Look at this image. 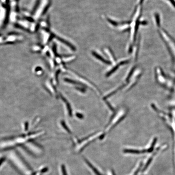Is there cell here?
<instances>
[{"label":"cell","instance_id":"obj_1","mask_svg":"<svg viewBox=\"0 0 175 175\" xmlns=\"http://www.w3.org/2000/svg\"><path fill=\"white\" fill-rule=\"evenodd\" d=\"M7 156L11 164L22 175H42L47 171V168L44 167L34 171L16 152H10Z\"/></svg>","mask_w":175,"mask_h":175},{"label":"cell","instance_id":"obj_2","mask_svg":"<svg viewBox=\"0 0 175 175\" xmlns=\"http://www.w3.org/2000/svg\"><path fill=\"white\" fill-rule=\"evenodd\" d=\"M150 108L170 129L172 135L174 150L175 148V108L172 107L169 111H165L155 103H151Z\"/></svg>","mask_w":175,"mask_h":175},{"label":"cell","instance_id":"obj_3","mask_svg":"<svg viewBox=\"0 0 175 175\" xmlns=\"http://www.w3.org/2000/svg\"><path fill=\"white\" fill-rule=\"evenodd\" d=\"M155 76L157 82L171 93V99H175V78L167 76L159 67L155 69Z\"/></svg>","mask_w":175,"mask_h":175},{"label":"cell","instance_id":"obj_4","mask_svg":"<svg viewBox=\"0 0 175 175\" xmlns=\"http://www.w3.org/2000/svg\"><path fill=\"white\" fill-rule=\"evenodd\" d=\"M126 114H127V110L126 109H121L120 111L117 114L114 116L113 120L111 121L110 124L108 125V127H107L106 129L105 133H107L111 131L114 127H115V126H116L121 121L123 120L125 118Z\"/></svg>","mask_w":175,"mask_h":175},{"label":"cell","instance_id":"obj_5","mask_svg":"<svg viewBox=\"0 0 175 175\" xmlns=\"http://www.w3.org/2000/svg\"><path fill=\"white\" fill-rule=\"evenodd\" d=\"M101 133H96V134L93 135L91 136V137H88L86 138V139H85L82 141V143L80 144L79 145V151H81L82 150H83L84 148H85V147L88 145V144L90 143V142H92L95 139H96L98 137H99L100 135L101 136Z\"/></svg>","mask_w":175,"mask_h":175},{"label":"cell","instance_id":"obj_6","mask_svg":"<svg viewBox=\"0 0 175 175\" xmlns=\"http://www.w3.org/2000/svg\"><path fill=\"white\" fill-rule=\"evenodd\" d=\"M84 160H85V162L86 164H87V165H88V166L89 167V168H90V169H91L92 171H93V172L96 175H103L102 174H101V173L100 172V171H99L98 170H97V169L95 168V167L93 166V165L91 163H90V162H89L88 160L86 159L85 158H84Z\"/></svg>","mask_w":175,"mask_h":175},{"label":"cell","instance_id":"obj_7","mask_svg":"<svg viewBox=\"0 0 175 175\" xmlns=\"http://www.w3.org/2000/svg\"><path fill=\"white\" fill-rule=\"evenodd\" d=\"M92 53H93V56H95V57H96V58H97V59L99 60L100 61H101L103 62V63H105V64H111V63H110V62L109 61L106 60L104 59V58H103L102 57V56H100L99 55L96 53L94 52H93Z\"/></svg>","mask_w":175,"mask_h":175},{"label":"cell","instance_id":"obj_8","mask_svg":"<svg viewBox=\"0 0 175 175\" xmlns=\"http://www.w3.org/2000/svg\"><path fill=\"white\" fill-rule=\"evenodd\" d=\"M124 153H131V154H142L141 151L138 150L132 149H125L123 150Z\"/></svg>","mask_w":175,"mask_h":175},{"label":"cell","instance_id":"obj_9","mask_svg":"<svg viewBox=\"0 0 175 175\" xmlns=\"http://www.w3.org/2000/svg\"><path fill=\"white\" fill-rule=\"evenodd\" d=\"M62 99H63V101H64V103L66 105L68 111H69V115L70 116H72V109L71 108V106H70V103L68 102L67 100L65 98H64V97L63 96H61Z\"/></svg>","mask_w":175,"mask_h":175},{"label":"cell","instance_id":"obj_10","mask_svg":"<svg viewBox=\"0 0 175 175\" xmlns=\"http://www.w3.org/2000/svg\"><path fill=\"white\" fill-rule=\"evenodd\" d=\"M57 38L58 40H59V41H61L62 42H63V43L65 44L66 45H67V46H68L70 47V48H71V49H73V50H76L75 48V47L73 46L72 45H71V43H70L67 42V41H65V40H63V39L61 38L58 37Z\"/></svg>","mask_w":175,"mask_h":175},{"label":"cell","instance_id":"obj_11","mask_svg":"<svg viewBox=\"0 0 175 175\" xmlns=\"http://www.w3.org/2000/svg\"><path fill=\"white\" fill-rule=\"evenodd\" d=\"M153 157L152 156V157H151L150 158L148 159V162H147V164H146V165H145L142 171V172H144L145 170H147V168H148V167L149 166V165H150L152 161H153Z\"/></svg>","mask_w":175,"mask_h":175},{"label":"cell","instance_id":"obj_12","mask_svg":"<svg viewBox=\"0 0 175 175\" xmlns=\"http://www.w3.org/2000/svg\"><path fill=\"white\" fill-rule=\"evenodd\" d=\"M61 171L63 175H67V172L66 170L65 167H64V165H62L61 166Z\"/></svg>","mask_w":175,"mask_h":175},{"label":"cell","instance_id":"obj_13","mask_svg":"<svg viewBox=\"0 0 175 175\" xmlns=\"http://www.w3.org/2000/svg\"><path fill=\"white\" fill-rule=\"evenodd\" d=\"M108 21H109V22L111 23L112 24V25H114V26H117V25H118V24H117L116 22L114 21L111 20V19H108Z\"/></svg>","mask_w":175,"mask_h":175},{"label":"cell","instance_id":"obj_14","mask_svg":"<svg viewBox=\"0 0 175 175\" xmlns=\"http://www.w3.org/2000/svg\"><path fill=\"white\" fill-rule=\"evenodd\" d=\"M4 159H5L3 158L0 157V168L2 164L4 163Z\"/></svg>","mask_w":175,"mask_h":175},{"label":"cell","instance_id":"obj_15","mask_svg":"<svg viewBox=\"0 0 175 175\" xmlns=\"http://www.w3.org/2000/svg\"><path fill=\"white\" fill-rule=\"evenodd\" d=\"M77 116L78 117H79L80 118H82L83 116L81 114H79V113H77Z\"/></svg>","mask_w":175,"mask_h":175}]
</instances>
